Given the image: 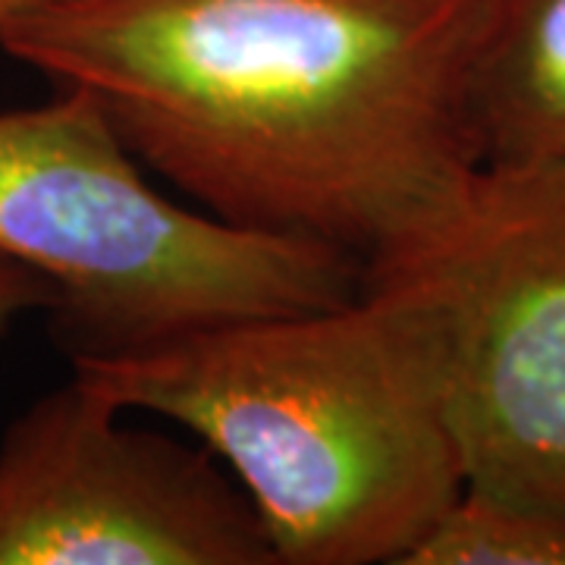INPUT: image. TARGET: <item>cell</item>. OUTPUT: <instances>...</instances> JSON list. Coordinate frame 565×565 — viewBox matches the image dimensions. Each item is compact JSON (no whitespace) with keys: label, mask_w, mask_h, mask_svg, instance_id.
I'll return each mask as SVG.
<instances>
[{"label":"cell","mask_w":565,"mask_h":565,"mask_svg":"<svg viewBox=\"0 0 565 565\" xmlns=\"http://www.w3.org/2000/svg\"><path fill=\"white\" fill-rule=\"evenodd\" d=\"M35 3H41V0H0V25L25 13V10H32Z\"/></svg>","instance_id":"obj_9"},{"label":"cell","mask_w":565,"mask_h":565,"mask_svg":"<svg viewBox=\"0 0 565 565\" xmlns=\"http://www.w3.org/2000/svg\"><path fill=\"white\" fill-rule=\"evenodd\" d=\"M0 255L54 286L70 359L352 299L364 264L167 199L79 88L0 114Z\"/></svg>","instance_id":"obj_3"},{"label":"cell","mask_w":565,"mask_h":565,"mask_svg":"<svg viewBox=\"0 0 565 565\" xmlns=\"http://www.w3.org/2000/svg\"><path fill=\"white\" fill-rule=\"evenodd\" d=\"M364 277L427 311L465 487L565 519V161L484 163L444 221Z\"/></svg>","instance_id":"obj_4"},{"label":"cell","mask_w":565,"mask_h":565,"mask_svg":"<svg viewBox=\"0 0 565 565\" xmlns=\"http://www.w3.org/2000/svg\"><path fill=\"white\" fill-rule=\"evenodd\" d=\"M484 163L565 161V0H503L475 79Z\"/></svg>","instance_id":"obj_6"},{"label":"cell","mask_w":565,"mask_h":565,"mask_svg":"<svg viewBox=\"0 0 565 565\" xmlns=\"http://www.w3.org/2000/svg\"><path fill=\"white\" fill-rule=\"evenodd\" d=\"M0 565H277L211 449L122 424L79 377L0 440Z\"/></svg>","instance_id":"obj_5"},{"label":"cell","mask_w":565,"mask_h":565,"mask_svg":"<svg viewBox=\"0 0 565 565\" xmlns=\"http://www.w3.org/2000/svg\"><path fill=\"white\" fill-rule=\"evenodd\" d=\"M57 302L54 286L29 270L25 264L0 255V340L13 330V323L22 321L29 311H51Z\"/></svg>","instance_id":"obj_8"},{"label":"cell","mask_w":565,"mask_h":565,"mask_svg":"<svg viewBox=\"0 0 565 565\" xmlns=\"http://www.w3.org/2000/svg\"><path fill=\"white\" fill-rule=\"evenodd\" d=\"M500 7L41 0L0 25V47L85 92L204 214L371 267L484 167L475 79Z\"/></svg>","instance_id":"obj_1"},{"label":"cell","mask_w":565,"mask_h":565,"mask_svg":"<svg viewBox=\"0 0 565 565\" xmlns=\"http://www.w3.org/2000/svg\"><path fill=\"white\" fill-rule=\"evenodd\" d=\"M405 565H565V519L465 487Z\"/></svg>","instance_id":"obj_7"},{"label":"cell","mask_w":565,"mask_h":565,"mask_svg":"<svg viewBox=\"0 0 565 565\" xmlns=\"http://www.w3.org/2000/svg\"><path fill=\"white\" fill-rule=\"evenodd\" d=\"M70 362L122 412L195 434L277 565H405L465 493L437 337L399 282Z\"/></svg>","instance_id":"obj_2"}]
</instances>
